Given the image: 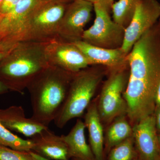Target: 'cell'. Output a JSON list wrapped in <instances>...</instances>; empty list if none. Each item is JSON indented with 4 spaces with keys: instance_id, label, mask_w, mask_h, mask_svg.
Listing matches in <instances>:
<instances>
[{
    "instance_id": "cell-16",
    "label": "cell",
    "mask_w": 160,
    "mask_h": 160,
    "mask_svg": "<svg viewBox=\"0 0 160 160\" xmlns=\"http://www.w3.org/2000/svg\"><path fill=\"white\" fill-rule=\"evenodd\" d=\"M84 122L89 132V146L94 155L95 159L103 160L105 132L96 99L92 101L86 109Z\"/></svg>"
},
{
    "instance_id": "cell-13",
    "label": "cell",
    "mask_w": 160,
    "mask_h": 160,
    "mask_svg": "<svg viewBox=\"0 0 160 160\" xmlns=\"http://www.w3.org/2000/svg\"><path fill=\"white\" fill-rule=\"evenodd\" d=\"M73 43L82 52L90 66H102L111 70L128 64V55L121 48L106 49L93 46L82 40Z\"/></svg>"
},
{
    "instance_id": "cell-18",
    "label": "cell",
    "mask_w": 160,
    "mask_h": 160,
    "mask_svg": "<svg viewBox=\"0 0 160 160\" xmlns=\"http://www.w3.org/2000/svg\"><path fill=\"white\" fill-rule=\"evenodd\" d=\"M106 127L104 145L106 151L109 152L114 146L132 136L133 134V126L126 115L117 118Z\"/></svg>"
},
{
    "instance_id": "cell-7",
    "label": "cell",
    "mask_w": 160,
    "mask_h": 160,
    "mask_svg": "<svg viewBox=\"0 0 160 160\" xmlns=\"http://www.w3.org/2000/svg\"><path fill=\"white\" fill-rule=\"evenodd\" d=\"M94 23L84 31L82 40L93 46L109 49L122 48L125 28L111 18L110 13L98 3L93 4Z\"/></svg>"
},
{
    "instance_id": "cell-10",
    "label": "cell",
    "mask_w": 160,
    "mask_h": 160,
    "mask_svg": "<svg viewBox=\"0 0 160 160\" xmlns=\"http://www.w3.org/2000/svg\"><path fill=\"white\" fill-rule=\"evenodd\" d=\"M46 54L49 65L76 73L89 66L88 61L73 43L58 37L48 42Z\"/></svg>"
},
{
    "instance_id": "cell-34",
    "label": "cell",
    "mask_w": 160,
    "mask_h": 160,
    "mask_svg": "<svg viewBox=\"0 0 160 160\" xmlns=\"http://www.w3.org/2000/svg\"><path fill=\"white\" fill-rule=\"evenodd\" d=\"M0 51H4V50H3L2 47V46L0 45Z\"/></svg>"
},
{
    "instance_id": "cell-20",
    "label": "cell",
    "mask_w": 160,
    "mask_h": 160,
    "mask_svg": "<svg viewBox=\"0 0 160 160\" xmlns=\"http://www.w3.org/2000/svg\"><path fill=\"white\" fill-rule=\"evenodd\" d=\"M0 146L19 151L32 150L33 143L30 139H24L13 134L0 122Z\"/></svg>"
},
{
    "instance_id": "cell-17",
    "label": "cell",
    "mask_w": 160,
    "mask_h": 160,
    "mask_svg": "<svg viewBox=\"0 0 160 160\" xmlns=\"http://www.w3.org/2000/svg\"><path fill=\"white\" fill-rule=\"evenodd\" d=\"M86 128L84 122L78 119L69 133L61 136L67 146L69 158H72L74 160H95L91 147L86 142Z\"/></svg>"
},
{
    "instance_id": "cell-30",
    "label": "cell",
    "mask_w": 160,
    "mask_h": 160,
    "mask_svg": "<svg viewBox=\"0 0 160 160\" xmlns=\"http://www.w3.org/2000/svg\"><path fill=\"white\" fill-rule=\"evenodd\" d=\"M8 52V50L6 51H0V61L5 57V56L6 55V54Z\"/></svg>"
},
{
    "instance_id": "cell-29",
    "label": "cell",
    "mask_w": 160,
    "mask_h": 160,
    "mask_svg": "<svg viewBox=\"0 0 160 160\" xmlns=\"http://www.w3.org/2000/svg\"><path fill=\"white\" fill-rule=\"evenodd\" d=\"M49 2H53L64 3V4H69L72 2L74 0H48Z\"/></svg>"
},
{
    "instance_id": "cell-11",
    "label": "cell",
    "mask_w": 160,
    "mask_h": 160,
    "mask_svg": "<svg viewBox=\"0 0 160 160\" xmlns=\"http://www.w3.org/2000/svg\"><path fill=\"white\" fill-rule=\"evenodd\" d=\"M134 145L139 160H160V144L153 114L133 126Z\"/></svg>"
},
{
    "instance_id": "cell-3",
    "label": "cell",
    "mask_w": 160,
    "mask_h": 160,
    "mask_svg": "<svg viewBox=\"0 0 160 160\" xmlns=\"http://www.w3.org/2000/svg\"><path fill=\"white\" fill-rule=\"evenodd\" d=\"M47 42H22L0 61V81L9 90L23 93L32 80L49 65Z\"/></svg>"
},
{
    "instance_id": "cell-27",
    "label": "cell",
    "mask_w": 160,
    "mask_h": 160,
    "mask_svg": "<svg viewBox=\"0 0 160 160\" xmlns=\"http://www.w3.org/2000/svg\"><path fill=\"white\" fill-rule=\"evenodd\" d=\"M29 152L34 160H51L43 157L42 156L35 153L34 152L31 151Z\"/></svg>"
},
{
    "instance_id": "cell-24",
    "label": "cell",
    "mask_w": 160,
    "mask_h": 160,
    "mask_svg": "<svg viewBox=\"0 0 160 160\" xmlns=\"http://www.w3.org/2000/svg\"><path fill=\"white\" fill-rule=\"evenodd\" d=\"M114 0H99L97 3L110 13Z\"/></svg>"
},
{
    "instance_id": "cell-21",
    "label": "cell",
    "mask_w": 160,
    "mask_h": 160,
    "mask_svg": "<svg viewBox=\"0 0 160 160\" xmlns=\"http://www.w3.org/2000/svg\"><path fill=\"white\" fill-rule=\"evenodd\" d=\"M107 160H136L137 154L133 135L118 144L109 152Z\"/></svg>"
},
{
    "instance_id": "cell-6",
    "label": "cell",
    "mask_w": 160,
    "mask_h": 160,
    "mask_svg": "<svg viewBox=\"0 0 160 160\" xmlns=\"http://www.w3.org/2000/svg\"><path fill=\"white\" fill-rule=\"evenodd\" d=\"M128 64L109 70L100 94L96 99L98 111L104 126H107L115 119L127 115V105L124 98L129 81Z\"/></svg>"
},
{
    "instance_id": "cell-8",
    "label": "cell",
    "mask_w": 160,
    "mask_h": 160,
    "mask_svg": "<svg viewBox=\"0 0 160 160\" xmlns=\"http://www.w3.org/2000/svg\"><path fill=\"white\" fill-rule=\"evenodd\" d=\"M160 17V3L158 0H141L131 22L125 29L122 49L128 55L135 43L146 31L158 22Z\"/></svg>"
},
{
    "instance_id": "cell-22",
    "label": "cell",
    "mask_w": 160,
    "mask_h": 160,
    "mask_svg": "<svg viewBox=\"0 0 160 160\" xmlns=\"http://www.w3.org/2000/svg\"><path fill=\"white\" fill-rule=\"evenodd\" d=\"M29 152L19 151L0 146V160H34Z\"/></svg>"
},
{
    "instance_id": "cell-26",
    "label": "cell",
    "mask_w": 160,
    "mask_h": 160,
    "mask_svg": "<svg viewBox=\"0 0 160 160\" xmlns=\"http://www.w3.org/2000/svg\"><path fill=\"white\" fill-rule=\"evenodd\" d=\"M155 102L156 107H160V81L157 88L155 95Z\"/></svg>"
},
{
    "instance_id": "cell-36",
    "label": "cell",
    "mask_w": 160,
    "mask_h": 160,
    "mask_svg": "<svg viewBox=\"0 0 160 160\" xmlns=\"http://www.w3.org/2000/svg\"><path fill=\"white\" fill-rule=\"evenodd\" d=\"M136 160H138V159L137 158V159H136Z\"/></svg>"
},
{
    "instance_id": "cell-28",
    "label": "cell",
    "mask_w": 160,
    "mask_h": 160,
    "mask_svg": "<svg viewBox=\"0 0 160 160\" xmlns=\"http://www.w3.org/2000/svg\"><path fill=\"white\" fill-rule=\"evenodd\" d=\"M9 90L8 88L0 81V95L6 93Z\"/></svg>"
},
{
    "instance_id": "cell-4",
    "label": "cell",
    "mask_w": 160,
    "mask_h": 160,
    "mask_svg": "<svg viewBox=\"0 0 160 160\" xmlns=\"http://www.w3.org/2000/svg\"><path fill=\"white\" fill-rule=\"evenodd\" d=\"M109 69L102 66H91L75 73L68 93L57 115L55 125L62 129L72 119L82 116Z\"/></svg>"
},
{
    "instance_id": "cell-12",
    "label": "cell",
    "mask_w": 160,
    "mask_h": 160,
    "mask_svg": "<svg viewBox=\"0 0 160 160\" xmlns=\"http://www.w3.org/2000/svg\"><path fill=\"white\" fill-rule=\"evenodd\" d=\"M40 1L21 0L10 12L0 14V45L4 51L14 45L26 17Z\"/></svg>"
},
{
    "instance_id": "cell-5",
    "label": "cell",
    "mask_w": 160,
    "mask_h": 160,
    "mask_svg": "<svg viewBox=\"0 0 160 160\" xmlns=\"http://www.w3.org/2000/svg\"><path fill=\"white\" fill-rule=\"evenodd\" d=\"M68 4L40 0L26 17L14 45L22 42H47L58 37Z\"/></svg>"
},
{
    "instance_id": "cell-1",
    "label": "cell",
    "mask_w": 160,
    "mask_h": 160,
    "mask_svg": "<svg viewBox=\"0 0 160 160\" xmlns=\"http://www.w3.org/2000/svg\"><path fill=\"white\" fill-rule=\"evenodd\" d=\"M129 74L124 97L132 126L154 113L160 81V29L157 23L140 38L127 55Z\"/></svg>"
},
{
    "instance_id": "cell-9",
    "label": "cell",
    "mask_w": 160,
    "mask_h": 160,
    "mask_svg": "<svg viewBox=\"0 0 160 160\" xmlns=\"http://www.w3.org/2000/svg\"><path fill=\"white\" fill-rule=\"evenodd\" d=\"M93 4L83 1L74 0L67 5L60 22L58 37L69 42L82 39L85 26L91 17Z\"/></svg>"
},
{
    "instance_id": "cell-19",
    "label": "cell",
    "mask_w": 160,
    "mask_h": 160,
    "mask_svg": "<svg viewBox=\"0 0 160 160\" xmlns=\"http://www.w3.org/2000/svg\"><path fill=\"white\" fill-rule=\"evenodd\" d=\"M141 0H119L112 7V19L125 29L131 22Z\"/></svg>"
},
{
    "instance_id": "cell-31",
    "label": "cell",
    "mask_w": 160,
    "mask_h": 160,
    "mask_svg": "<svg viewBox=\"0 0 160 160\" xmlns=\"http://www.w3.org/2000/svg\"><path fill=\"white\" fill-rule=\"evenodd\" d=\"M83 1H86V2H89L94 4L95 3H97L99 0H83Z\"/></svg>"
},
{
    "instance_id": "cell-33",
    "label": "cell",
    "mask_w": 160,
    "mask_h": 160,
    "mask_svg": "<svg viewBox=\"0 0 160 160\" xmlns=\"http://www.w3.org/2000/svg\"><path fill=\"white\" fill-rule=\"evenodd\" d=\"M158 138L159 142L160 144V133H158Z\"/></svg>"
},
{
    "instance_id": "cell-2",
    "label": "cell",
    "mask_w": 160,
    "mask_h": 160,
    "mask_svg": "<svg viewBox=\"0 0 160 160\" xmlns=\"http://www.w3.org/2000/svg\"><path fill=\"white\" fill-rule=\"evenodd\" d=\"M74 73L49 65L27 86L32 119L46 127L54 121L66 100Z\"/></svg>"
},
{
    "instance_id": "cell-15",
    "label": "cell",
    "mask_w": 160,
    "mask_h": 160,
    "mask_svg": "<svg viewBox=\"0 0 160 160\" xmlns=\"http://www.w3.org/2000/svg\"><path fill=\"white\" fill-rule=\"evenodd\" d=\"M33 143L32 151L50 160H69L68 149L62 136L49 128L30 138Z\"/></svg>"
},
{
    "instance_id": "cell-25",
    "label": "cell",
    "mask_w": 160,
    "mask_h": 160,
    "mask_svg": "<svg viewBox=\"0 0 160 160\" xmlns=\"http://www.w3.org/2000/svg\"><path fill=\"white\" fill-rule=\"evenodd\" d=\"M156 128L158 133H160V107H156L154 113Z\"/></svg>"
},
{
    "instance_id": "cell-35",
    "label": "cell",
    "mask_w": 160,
    "mask_h": 160,
    "mask_svg": "<svg viewBox=\"0 0 160 160\" xmlns=\"http://www.w3.org/2000/svg\"><path fill=\"white\" fill-rule=\"evenodd\" d=\"M3 0H0V5H1V3H2V2Z\"/></svg>"
},
{
    "instance_id": "cell-23",
    "label": "cell",
    "mask_w": 160,
    "mask_h": 160,
    "mask_svg": "<svg viewBox=\"0 0 160 160\" xmlns=\"http://www.w3.org/2000/svg\"><path fill=\"white\" fill-rule=\"evenodd\" d=\"M21 0H3L0 5V14H5L11 11Z\"/></svg>"
},
{
    "instance_id": "cell-32",
    "label": "cell",
    "mask_w": 160,
    "mask_h": 160,
    "mask_svg": "<svg viewBox=\"0 0 160 160\" xmlns=\"http://www.w3.org/2000/svg\"><path fill=\"white\" fill-rule=\"evenodd\" d=\"M157 24L158 25V26H159V28L160 29V17L159 18L158 20Z\"/></svg>"
},
{
    "instance_id": "cell-14",
    "label": "cell",
    "mask_w": 160,
    "mask_h": 160,
    "mask_svg": "<svg viewBox=\"0 0 160 160\" xmlns=\"http://www.w3.org/2000/svg\"><path fill=\"white\" fill-rule=\"evenodd\" d=\"M0 122L9 130L31 138L43 129L49 128L27 118L22 106H12L0 109Z\"/></svg>"
}]
</instances>
